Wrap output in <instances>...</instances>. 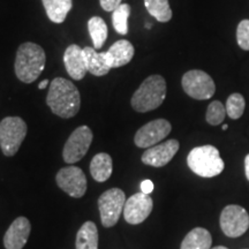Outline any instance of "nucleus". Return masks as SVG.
Returning <instances> with one entry per match:
<instances>
[{
    "label": "nucleus",
    "mask_w": 249,
    "mask_h": 249,
    "mask_svg": "<svg viewBox=\"0 0 249 249\" xmlns=\"http://www.w3.org/2000/svg\"><path fill=\"white\" fill-rule=\"evenodd\" d=\"M46 104L55 116L64 119L75 117L81 107L79 89L70 80L55 77L50 83Z\"/></svg>",
    "instance_id": "obj_1"
},
{
    "label": "nucleus",
    "mask_w": 249,
    "mask_h": 249,
    "mask_svg": "<svg viewBox=\"0 0 249 249\" xmlns=\"http://www.w3.org/2000/svg\"><path fill=\"white\" fill-rule=\"evenodd\" d=\"M46 54L38 44L26 42L18 46L15 57L14 71L21 82H35L45 68Z\"/></svg>",
    "instance_id": "obj_2"
},
{
    "label": "nucleus",
    "mask_w": 249,
    "mask_h": 249,
    "mask_svg": "<svg viewBox=\"0 0 249 249\" xmlns=\"http://www.w3.org/2000/svg\"><path fill=\"white\" fill-rule=\"evenodd\" d=\"M166 97V81L160 75H151L145 79L133 93L132 107L144 113L160 107Z\"/></svg>",
    "instance_id": "obj_3"
},
{
    "label": "nucleus",
    "mask_w": 249,
    "mask_h": 249,
    "mask_svg": "<svg viewBox=\"0 0 249 249\" xmlns=\"http://www.w3.org/2000/svg\"><path fill=\"white\" fill-rule=\"evenodd\" d=\"M187 164L196 176L202 178L219 176L225 167L218 149L209 144L192 149L187 156Z\"/></svg>",
    "instance_id": "obj_4"
},
{
    "label": "nucleus",
    "mask_w": 249,
    "mask_h": 249,
    "mask_svg": "<svg viewBox=\"0 0 249 249\" xmlns=\"http://www.w3.org/2000/svg\"><path fill=\"white\" fill-rule=\"evenodd\" d=\"M27 130V124L20 117H6L0 121V148L6 157H12L18 151Z\"/></svg>",
    "instance_id": "obj_5"
},
{
    "label": "nucleus",
    "mask_w": 249,
    "mask_h": 249,
    "mask_svg": "<svg viewBox=\"0 0 249 249\" xmlns=\"http://www.w3.org/2000/svg\"><path fill=\"white\" fill-rule=\"evenodd\" d=\"M126 195L120 188H111L104 192L98 198V209L101 213L102 225L112 227L119 222L124 213Z\"/></svg>",
    "instance_id": "obj_6"
},
{
    "label": "nucleus",
    "mask_w": 249,
    "mask_h": 249,
    "mask_svg": "<svg viewBox=\"0 0 249 249\" xmlns=\"http://www.w3.org/2000/svg\"><path fill=\"white\" fill-rule=\"evenodd\" d=\"M181 85L189 97L197 99V101H205L210 99L216 91V86L209 74L200 70L188 71L182 76Z\"/></svg>",
    "instance_id": "obj_7"
},
{
    "label": "nucleus",
    "mask_w": 249,
    "mask_h": 249,
    "mask_svg": "<svg viewBox=\"0 0 249 249\" xmlns=\"http://www.w3.org/2000/svg\"><path fill=\"white\" fill-rule=\"evenodd\" d=\"M220 229L229 238H239L248 231L249 214L245 208L236 204L225 207L219 218Z\"/></svg>",
    "instance_id": "obj_8"
},
{
    "label": "nucleus",
    "mask_w": 249,
    "mask_h": 249,
    "mask_svg": "<svg viewBox=\"0 0 249 249\" xmlns=\"http://www.w3.org/2000/svg\"><path fill=\"white\" fill-rule=\"evenodd\" d=\"M92 138V132L88 126L77 127L64 145L62 157L65 163L74 164L82 160L91 145Z\"/></svg>",
    "instance_id": "obj_9"
},
{
    "label": "nucleus",
    "mask_w": 249,
    "mask_h": 249,
    "mask_svg": "<svg viewBox=\"0 0 249 249\" xmlns=\"http://www.w3.org/2000/svg\"><path fill=\"white\" fill-rule=\"evenodd\" d=\"M55 181L59 188L67 193L71 197L81 198L87 192V177L77 166H67L59 170Z\"/></svg>",
    "instance_id": "obj_10"
},
{
    "label": "nucleus",
    "mask_w": 249,
    "mask_h": 249,
    "mask_svg": "<svg viewBox=\"0 0 249 249\" xmlns=\"http://www.w3.org/2000/svg\"><path fill=\"white\" fill-rule=\"evenodd\" d=\"M172 130L167 120L156 119L142 126L135 134L134 143L138 148H151L166 138Z\"/></svg>",
    "instance_id": "obj_11"
},
{
    "label": "nucleus",
    "mask_w": 249,
    "mask_h": 249,
    "mask_svg": "<svg viewBox=\"0 0 249 249\" xmlns=\"http://www.w3.org/2000/svg\"><path fill=\"white\" fill-rule=\"evenodd\" d=\"M154 201L151 196L144 193H136L126 201L124 208V218L130 225H139L150 216Z\"/></svg>",
    "instance_id": "obj_12"
},
{
    "label": "nucleus",
    "mask_w": 249,
    "mask_h": 249,
    "mask_svg": "<svg viewBox=\"0 0 249 249\" xmlns=\"http://www.w3.org/2000/svg\"><path fill=\"white\" fill-rule=\"evenodd\" d=\"M180 148L179 141L169 140L160 144H156L154 147L148 148L143 152L141 160L143 164L154 167H163L169 164L172 158L176 156Z\"/></svg>",
    "instance_id": "obj_13"
},
{
    "label": "nucleus",
    "mask_w": 249,
    "mask_h": 249,
    "mask_svg": "<svg viewBox=\"0 0 249 249\" xmlns=\"http://www.w3.org/2000/svg\"><path fill=\"white\" fill-rule=\"evenodd\" d=\"M31 225L26 217H18L4 235L5 249H22L29 239Z\"/></svg>",
    "instance_id": "obj_14"
},
{
    "label": "nucleus",
    "mask_w": 249,
    "mask_h": 249,
    "mask_svg": "<svg viewBox=\"0 0 249 249\" xmlns=\"http://www.w3.org/2000/svg\"><path fill=\"white\" fill-rule=\"evenodd\" d=\"M64 64L67 74L73 80H82L88 73L83 49L76 44H71L66 49L64 53Z\"/></svg>",
    "instance_id": "obj_15"
},
{
    "label": "nucleus",
    "mask_w": 249,
    "mask_h": 249,
    "mask_svg": "<svg viewBox=\"0 0 249 249\" xmlns=\"http://www.w3.org/2000/svg\"><path fill=\"white\" fill-rule=\"evenodd\" d=\"M134 46L129 40L119 39L111 45L105 52L108 66L111 68H119L129 64L134 57Z\"/></svg>",
    "instance_id": "obj_16"
},
{
    "label": "nucleus",
    "mask_w": 249,
    "mask_h": 249,
    "mask_svg": "<svg viewBox=\"0 0 249 249\" xmlns=\"http://www.w3.org/2000/svg\"><path fill=\"white\" fill-rule=\"evenodd\" d=\"M83 54L90 74L95 76H104L110 71L111 67L107 64L105 52H97L95 48L86 46L83 48Z\"/></svg>",
    "instance_id": "obj_17"
},
{
    "label": "nucleus",
    "mask_w": 249,
    "mask_h": 249,
    "mask_svg": "<svg viewBox=\"0 0 249 249\" xmlns=\"http://www.w3.org/2000/svg\"><path fill=\"white\" fill-rule=\"evenodd\" d=\"M113 171V161L111 156L105 152L97 154L90 163V173L97 182H105L110 179Z\"/></svg>",
    "instance_id": "obj_18"
},
{
    "label": "nucleus",
    "mask_w": 249,
    "mask_h": 249,
    "mask_svg": "<svg viewBox=\"0 0 249 249\" xmlns=\"http://www.w3.org/2000/svg\"><path fill=\"white\" fill-rule=\"evenodd\" d=\"M213 238L210 232L203 227H195L185 236L180 249H211Z\"/></svg>",
    "instance_id": "obj_19"
},
{
    "label": "nucleus",
    "mask_w": 249,
    "mask_h": 249,
    "mask_svg": "<svg viewBox=\"0 0 249 249\" xmlns=\"http://www.w3.org/2000/svg\"><path fill=\"white\" fill-rule=\"evenodd\" d=\"M46 15L53 23H62L73 7V0H42Z\"/></svg>",
    "instance_id": "obj_20"
},
{
    "label": "nucleus",
    "mask_w": 249,
    "mask_h": 249,
    "mask_svg": "<svg viewBox=\"0 0 249 249\" xmlns=\"http://www.w3.org/2000/svg\"><path fill=\"white\" fill-rule=\"evenodd\" d=\"M76 249H98V230L93 222H86L77 231Z\"/></svg>",
    "instance_id": "obj_21"
},
{
    "label": "nucleus",
    "mask_w": 249,
    "mask_h": 249,
    "mask_svg": "<svg viewBox=\"0 0 249 249\" xmlns=\"http://www.w3.org/2000/svg\"><path fill=\"white\" fill-rule=\"evenodd\" d=\"M88 31L91 37L93 48L96 50L102 49L108 35V29L105 21L99 17L90 18L88 21Z\"/></svg>",
    "instance_id": "obj_22"
},
{
    "label": "nucleus",
    "mask_w": 249,
    "mask_h": 249,
    "mask_svg": "<svg viewBox=\"0 0 249 249\" xmlns=\"http://www.w3.org/2000/svg\"><path fill=\"white\" fill-rule=\"evenodd\" d=\"M144 6L158 22H169L172 18L173 13L169 0H144Z\"/></svg>",
    "instance_id": "obj_23"
},
{
    "label": "nucleus",
    "mask_w": 249,
    "mask_h": 249,
    "mask_svg": "<svg viewBox=\"0 0 249 249\" xmlns=\"http://www.w3.org/2000/svg\"><path fill=\"white\" fill-rule=\"evenodd\" d=\"M132 7L128 4H121L117 7L112 14V24L114 30L120 35H127L128 34V18L130 17Z\"/></svg>",
    "instance_id": "obj_24"
},
{
    "label": "nucleus",
    "mask_w": 249,
    "mask_h": 249,
    "mask_svg": "<svg viewBox=\"0 0 249 249\" xmlns=\"http://www.w3.org/2000/svg\"><path fill=\"white\" fill-rule=\"evenodd\" d=\"M245 107H246V101L241 93L234 92L227 98L226 105H225L226 114L231 118V119L236 120L239 119V118H241L245 112Z\"/></svg>",
    "instance_id": "obj_25"
},
{
    "label": "nucleus",
    "mask_w": 249,
    "mask_h": 249,
    "mask_svg": "<svg viewBox=\"0 0 249 249\" xmlns=\"http://www.w3.org/2000/svg\"><path fill=\"white\" fill-rule=\"evenodd\" d=\"M226 116V108L219 101L211 102L208 107L207 114H205V119L207 123L211 126H218L225 119Z\"/></svg>",
    "instance_id": "obj_26"
},
{
    "label": "nucleus",
    "mask_w": 249,
    "mask_h": 249,
    "mask_svg": "<svg viewBox=\"0 0 249 249\" xmlns=\"http://www.w3.org/2000/svg\"><path fill=\"white\" fill-rule=\"evenodd\" d=\"M236 42L245 51H249V20H242L236 28Z\"/></svg>",
    "instance_id": "obj_27"
},
{
    "label": "nucleus",
    "mask_w": 249,
    "mask_h": 249,
    "mask_svg": "<svg viewBox=\"0 0 249 249\" xmlns=\"http://www.w3.org/2000/svg\"><path fill=\"white\" fill-rule=\"evenodd\" d=\"M121 1L123 0H99V4L105 12H113L121 5Z\"/></svg>",
    "instance_id": "obj_28"
},
{
    "label": "nucleus",
    "mask_w": 249,
    "mask_h": 249,
    "mask_svg": "<svg viewBox=\"0 0 249 249\" xmlns=\"http://www.w3.org/2000/svg\"><path fill=\"white\" fill-rule=\"evenodd\" d=\"M154 191V182L151 180H143L141 182V192L144 194H150Z\"/></svg>",
    "instance_id": "obj_29"
},
{
    "label": "nucleus",
    "mask_w": 249,
    "mask_h": 249,
    "mask_svg": "<svg viewBox=\"0 0 249 249\" xmlns=\"http://www.w3.org/2000/svg\"><path fill=\"white\" fill-rule=\"evenodd\" d=\"M245 173H246V178L249 181V154L245 157Z\"/></svg>",
    "instance_id": "obj_30"
},
{
    "label": "nucleus",
    "mask_w": 249,
    "mask_h": 249,
    "mask_svg": "<svg viewBox=\"0 0 249 249\" xmlns=\"http://www.w3.org/2000/svg\"><path fill=\"white\" fill-rule=\"evenodd\" d=\"M50 83H51V82H50V81H49L48 79L44 80V81H42V82H40L39 85H38V89H40V90H42V89H45L46 87H48V86L50 85Z\"/></svg>",
    "instance_id": "obj_31"
},
{
    "label": "nucleus",
    "mask_w": 249,
    "mask_h": 249,
    "mask_svg": "<svg viewBox=\"0 0 249 249\" xmlns=\"http://www.w3.org/2000/svg\"><path fill=\"white\" fill-rule=\"evenodd\" d=\"M211 249H229V248L224 247V246H217V247H213V248H211Z\"/></svg>",
    "instance_id": "obj_32"
},
{
    "label": "nucleus",
    "mask_w": 249,
    "mask_h": 249,
    "mask_svg": "<svg viewBox=\"0 0 249 249\" xmlns=\"http://www.w3.org/2000/svg\"><path fill=\"white\" fill-rule=\"evenodd\" d=\"M222 128H223V130H226L227 128H229V126H227V124H223Z\"/></svg>",
    "instance_id": "obj_33"
}]
</instances>
